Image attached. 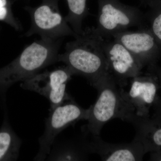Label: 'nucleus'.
I'll return each instance as SVG.
<instances>
[{
	"label": "nucleus",
	"instance_id": "obj_1",
	"mask_svg": "<svg viewBox=\"0 0 161 161\" xmlns=\"http://www.w3.org/2000/svg\"><path fill=\"white\" fill-rule=\"evenodd\" d=\"M75 39L67 43L65 51L58 55V62L65 64L74 75L85 77L93 86L99 78L108 73L103 48V38L93 28L83 30Z\"/></svg>",
	"mask_w": 161,
	"mask_h": 161
},
{
	"label": "nucleus",
	"instance_id": "obj_2",
	"mask_svg": "<svg viewBox=\"0 0 161 161\" xmlns=\"http://www.w3.org/2000/svg\"><path fill=\"white\" fill-rule=\"evenodd\" d=\"M62 40L41 38L26 47L14 62L0 70V86L25 81L58 62Z\"/></svg>",
	"mask_w": 161,
	"mask_h": 161
},
{
	"label": "nucleus",
	"instance_id": "obj_3",
	"mask_svg": "<svg viewBox=\"0 0 161 161\" xmlns=\"http://www.w3.org/2000/svg\"><path fill=\"white\" fill-rule=\"evenodd\" d=\"M113 77L107 73L93 85L98 91L97 100L90 107L86 131L98 136L103 126L113 119L127 121L134 112L124 97L123 90L118 89Z\"/></svg>",
	"mask_w": 161,
	"mask_h": 161
},
{
	"label": "nucleus",
	"instance_id": "obj_4",
	"mask_svg": "<svg viewBox=\"0 0 161 161\" xmlns=\"http://www.w3.org/2000/svg\"><path fill=\"white\" fill-rule=\"evenodd\" d=\"M65 102L50 111L46 120L44 133L39 139L40 149L35 160L46 159L56 137L65 128L78 121L88 119L90 108H81L72 98Z\"/></svg>",
	"mask_w": 161,
	"mask_h": 161
},
{
	"label": "nucleus",
	"instance_id": "obj_5",
	"mask_svg": "<svg viewBox=\"0 0 161 161\" xmlns=\"http://www.w3.org/2000/svg\"><path fill=\"white\" fill-rule=\"evenodd\" d=\"M141 15L135 7L126 6L119 0H98L97 26L95 32L103 38L137 26Z\"/></svg>",
	"mask_w": 161,
	"mask_h": 161
},
{
	"label": "nucleus",
	"instance_id": "obj_6",
	"mask_svg": "<svg viewBox=\"0 0 161 161\" xmlns=\"http://www.w3.org/2000/svg\"><path fill=\"white\" fill-rule=\"evenodd\" d=\"M74 73L68 67L39 73L23 81L21 87L43 95L49 100L50 111L71 99L67 93V84Z\"/></svg>",
	"mask_w": 161,
	"mask_h": 161
},
{
	"label": "nucleus",
	"instance_id": "obj_7",
	"mask_svg": "<svg viewBox=\"0 0 161 161\" xmlns=\"http://www.w3.org/2000/svg\"><path fill=\"white\" fill-rule=\"evenodd\" d=\"M102 46L108 72L120 88L126 85L129 79L140 75L143 67L123 44L114 40L108 41L103 38Z\"/></svg>",
	"mask_w": 161,
	"mask_h": 161
},
{
	"label": "nucleus",
	"instance_id": "obj_8",
	"mask_svg": "<svg viewBox=\"0 0 161 161\" xmlns=\"http://www.w3.org/2000/svg\"><path fill=\"white\" fill-rule=\"evenodd\" d=\"M31 26L26 36L39 35L43 39H62L76 34L60 12L48 5H43L31 12Z\"/></svg>",
	"mask_w": 161,
	"mask_h": 161
},
{
	"label": "nucleus",
	"instance_id": "obj_9",
	"mask_svg": "<svg viewBox=\"0 0 161 161\" xmlns=\"http://www.w3.org/2000/svg\"><path fill=\"white\" fill-rule=\"evenodd\" d=\"M158 88L152 78L139 75L131 79L129 92L123 91V93L136 115L148 117L150 108H155L158 102Z\"/></svg>",
	"mask_w": 161,
	"mask_h": 161
},
{
	"label": "nucleus",
	"instance_id": "obj_10",
	"mask_svg": "<svg viewBox=\"0 0 161 161\" xmlns=\"http://www.w3.org/2000/svg\"><path fill=\"white\" fill-rule=\"evenodd\" d=\"M90 146L92 153H97L103 161H142L147 153L142 142L136 137L130 143L112 144L92 135Z\"/></svg>",
	"mask_w": 161,
	"mask_h": 161
},
{
	"label": "nucleus",
	"instance_id": "obj_11",
	"mask_svg": "<svg viewBox=\"0 0 161 161\" xmlns=\"http://www.w3.org/2000/svg\"><path fill=\"white\" fill-rule=\"evenodd\" d=\"M114 40L124 45L143 67L151 60L155 48L154 38L143 31H131L126 30L113 35Z\"/></svg>",
	"mask_w": 161,
	"mask_h": 161
},
{
	"label": "nucleus",
	"instance_id": "obj_12",
	"mask_svg": "<svg viewBox=\"0 0 161 161\" xmlns=\"http://www.w3.org/2000/svg\"><path fill=\"white\" fill-rule=\"evenodd\" d=\"M128 122L134 126L136 132L135 137L145 145L147 153L161 154V117L154 115L152 118L131 115Z\"/></svg>",
	"mask_w": 161,
	"mask_h": 161
},
{
	"label": "nucleus",
	"instance_id": "obj_13",
	"mask_svg": "<svg viewBox=\"0 0 161 161\" xmlns=\"http://www.w3.org/2000/svg\"><path fill=\"white\" fill-rule=\"evenodd\" d=\"M88 132L86 131L82 136L69 140L61 145L54 146L51 150L48 160H84L92 153L88 139Z\"/></svg>",
	"mask_w": 161,
	"mask_h": 161
},
{
	"label": "nucleus",
	"instance_id": "obj_14",
	"mask_svg": "<svg viewBox=\"0 0 161 161\" xmlns=\"http://www.w3.org/2000/svg\"><path fill=\"white\" fill-rule=\"evenodd\" d=\"M20 139L7 131L0 132V160L11 157L17 158L21 146Z\"/></svg>",
	"mask_w": 161,
	"mask_h": 161
},
{
	"label": "nucleus",
	"instance_id": "obj_15",
	"mask_svg": "<svg viewBox=\"0 0 161 161\" xmlns=\"http://www.w3.org/2000/svg\"><path fill=\"white\" fill-rule=\"evenodd\" d=\"M0 21H9L16 29L21 28L19 23L9 13L7 0H0Z\"/></svg>",
	"mask_w": 161,
	"mask_h": 161
},
{
	"label": "nucleus",
	"instance_id": "obj_16",
	"mask_svg": "<svg viewBox=\"0 0 161 161\" xmlns=\"http://www.w3.org/2000/svg\"><path fill=\"white\" fill-rule=\"evenodd\" d=\"M152 31L154 36L161 41V13L153 19Z\"/></svg>",
	"mask_w": 161,
	"mask_h": 161
},
{
	"label": "nucleus",
	"instance_id": "obj_17",
	"mask_svg": "<svg viewBox=\"0 0 161 161\" xmlns=\"http://www.w3.org/2000/svg\"><path fill=\"white\" fill-rule=\"evenodd\" d=\"M154 109H155V115H159L161 117V98H159L158 102Z\"/></svg>",
	"mask_w": 161,
	"mask_h": 161
}]
</instances>
